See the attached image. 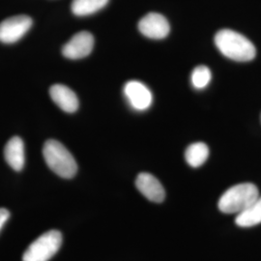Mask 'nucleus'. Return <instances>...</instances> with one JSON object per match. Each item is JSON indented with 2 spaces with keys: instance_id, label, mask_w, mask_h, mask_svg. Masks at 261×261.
I'll return each instance as SVG.
<instances>
[{
  "instance_id": "13",
  "label": "nucleus",
  "mask_w": 261,
  "mask_h": 261,
  "mask_svg": "<svg viewBox=\"0 0 261 261\" xmlns=\"http://www.w3.org/2000/svg\"><path fill=\"white\" fill-rule=\"evenodd\" d=\"M209 157V148L203 142H196L188 146L185 151L187 163L192 168L202 166Z\"/></svg>"
},
{
  "instance_id": "3",
  "label": "nucleus",
  "mask_w": 261,
  "mask_h": 261,
  "mask_svg": "<svg viewBox=\"0 0 261 261\" xmlns=\"http://www.w3.org/2000/svg\"><path fill=\"white\" fill-rule=\"evenodd\" d=\"M259 197L257 187L241 183L229 188L219 200V209L224 214H240Z\"/></svg>"
},
{
  "instance_id": "11",
  "label": "nucleus",
  "mask_w": 261,
  "mask_h": 261,
  "mask_svg": "<svg viewBox=\"0 0 261 261\" xmlns=\"http://www.w3.org/2000/svg\"><path fill=\"white\" fill-rule=\"evenodd\" d=\"M4 158L11 168L20 171L25 164L24 143L19 137H14L6 143L4 148Z\"/></svg>"
},
{
  "instance_id": "1",
  "label": "nucleus",
  "mask_w": 261,
  "mask_h": 261,
  "mask_svg": "<svg viewBox=\"0 0 261 261\" xmlns=\"http://www.w3.org/2000/svg\"><path fill=\"white\" fill-rule=\"evenodd\" d=\"M214 41L222 55L235 61H251L256 55L255 47L248 38L230 29H222L217 32Z\"/></svg>"
},
{
  "instance_id": "2",
  "label": "nucleus",
  "mask_w": 261,
  "mask_h": 261,
  "mask_svg": "<svg viewBox=\"0 0 261 261\" xmlns=\"http://www.w3.org/2000/svg\"><path fill=\"white\" fill-rule=\"evenodd\" d=\"M43 155L47 167L58 176L70 179L76 174L77 165L75 158L61 142L47 140L44 144Z\"/></svg>"
},
{
  "instance_id": "15",
  "label": "nucleus",
  "mask_w": 261,
  "mask_h": 261,
  "mask_svg": "<svg viewBox=\"0 0 261 261\" xmlns=\"http://www.w3.org/2000/svg\"><path fill=\"white\" fill-rule=\"evenodd\" d=\"M212 79V74L210 69L207 66H197L191 75L192 84L196 89H203L210 84Z\"/></svg>"
},
{
  "instance_id": "12",
  "label": "nucleus",
  "mask_w": 261,
  "mask_h": 261,
  "mask_svg": "<svg viewBox=\"0 0 261 261\" xmlns=\"http://www.w3.org/2000/svg\"><path fill=\"white\" fill-rule=\"evenodd\" d=\"M236 224L241 227H251L261 224V196L235 219Z\"/></svg>"
},
{
  "instance_id": "7",
  "label": "nucleus",
  "mask_w": 261,
  "mask_h": 261,
  "mask_svg": "<svg viewBox=\"0 0 261 261\" xmlns=\"http://www.w3.org/2000/svg\"><path fill=\"white\" fill-rule=\"evenodd\" d=\"M139 30L145 37L160 40L167 37L170 31L168 19L158 13H149L140 19Z\"/></svg>"
},
{
  "instance_id": "8",
  "label": "nucleus",
  "mask_w": 261,
  "mask_h": 261,
  "mask_svg": "<svg viewBox=\"0 0 261 261\" xmlns=\"http://www.w3.org/2000/svg\"><path fill=\"white\" fill-rule=\"evenodd\" d=\"M124 94L130 106L140 112L149 109L153 101V96L149 88L138 81H130L125 84Z\"/></svg>"
},
{
  "instance_id": "14",
  "label": "nucleus",
  "mask_w": 261,
  "mask_h": 261,
  "mask_svg": "<svg viewBox=\"0 0 261 261\" xmlns=\"http://www.w3.org/2000/svg\"><path fill=\"white\" fill-rule=\"evenodd\" d=\"M109 0H73L72 12L77 17H85L103 9Z\"/></svg>"
},
{
  "instance_id": "9",
  "label": "nucleus",
  "mask_w": 261,
  "mask_h": 261,
  "mask_svg": "<svg viewBox=\"0 0 261 261\" xmlns=\"http://www.w3.org/2000/svg\"><path fill=\"white\" fill-rule=\"evenodd\" d=\"M136 186L140 193L152 202H163L166 197V192L161 182L154 175L142 172L136 180Z\"/></svg>"
},
{
  "instance_id": "10",
  "label": "nucleus",
  "mask_w": 261,
  "mask_h": 261,
  "mask_svg": "<svg viewBox=\"0 0 261 261\" xmlns=\"http://www.w3.org/2000/svg\"><path fill=\"white\" fill-rule=\"evenodd\" d=\"M53 101L63 112L73 113L77 111L80 102L75 92L63 84H55L49 88Z\"/></svg>"
},
{
  "instance_id": "5",
  "label": "nucleus",
  "mask_w": 261,
  "mask_h": 261,
  "mask_svg": "<svg viewBox=\"0 0 261 261\" xmlns=\"http://www.w3.org/2000/svg\"><path fill=\"white\" fill-rule=\"evenodd\" d=\"M32 24V19L24 15L4 19L0 22V42L4 44L18 42L28 33Z\"/></svg>"
},
{
  "instance_id": "6",
  "label": "nucleus",
  "mask_w": 261,
  "mask_h": 261,
  "mask_svg": "<svg viewBox=\"0 0 261 261\" xmlns=\"http://www.w3.org/2000/svg\"><path fill=\"white\" fill-rule=\"evenodd\" d=\"M93 47V35L87 31H82L66 43L62 48V54L69 59H81L89 56Z\"/></svg>"
},
{
  "instance_id": "16",
  "label": "nucleus",
  "mask_w": 261,
  "mask_h": 261,
  "mask_svg": "<svg viewBox=\"0 0 261 261\" xmlns=\"http://www.w3.org/2000/svg\"><path fill=\"white\" fill-rule=\"evenodd\" d=\"M10 212L5 208H0V231L4 224L9 220Z\"/></svg>"
},
{
  "instance_id": "4",
  "label": "nucleus",
  "mask_w": 261,
  "mask_h": 261,
  "mask_svg": "<svg viewBox=\"0 0 261 261\" xmlns=\"http://www.w3.org/2000/svg\"><path fill=\"white\" fill-rule=\"evenodd\" d=\"M61 244V233L56 229L48 230L29 245L22 261H48L59 251Z\"/></svg>"
}]
</instances>
